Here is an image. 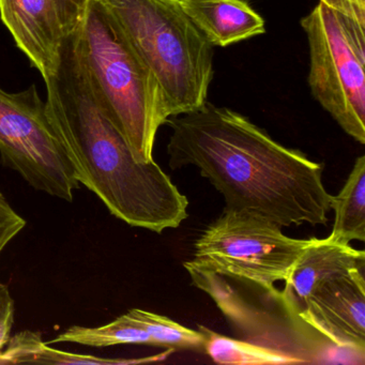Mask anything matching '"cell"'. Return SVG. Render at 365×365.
Masks as SVG:
<instances>
[{
    "mask_svg": "<svg viewBox=\"0 0 365 365\" xmlns=\"http://www.w3.org/2000/svg\"><path fill=\"white\" fill-rule=\"evenodd\" d=\"M166 123L170 168H197L223 195L225 210L281 227L328 222L332 195L322 181L324 165L282 146L242 115L206 102Z\"/></svg>",
    "mask_w": 365,
    "mask_h": 365,
    "instance_id": "1",
    "label": "cell"
},
{
    "mask_svg": "<svg viewBox=\"0 0 365 365\" xmlns=\"http://www.w3.org/2000/svg\"><path fill=\"white\" fill-rule=\"evenodd\" d=\"M44 82L48 114L78 183L130 226L157 234L179 227L189 217L187 196L155 160L134 158L93 91L78 31L66 36L57 71Z\"/></svg>",
    "mask_w": 365,
    "mask_h": 365,
    "instance_id": "2",
    "label": "cell"
},
{
    "mask_svg": "<svg viewBox=\"0 0 365 365\" xmlns=\"http://www.w3.org/2000/svg\"><path fill=\"white\" fill-rule=\"evenodd\" d=\"M78 33L89 78L104 112L134 158L153 161L158 130L170 118L159 83L100 0H89Z\"/></svg>",
    "mask_w": 365,
    "mask_h": 365,
    "instance_id": "3",
    "label": "cell"
},
{
    "mask_svg": "<svg viewBox=\"0 0 365 365\" xmlns=\"http://www.w3.org/2000/svg\"><path fill=\"white\" fill-rule=\"evenodd\" d=\"M159 83L170 117L205 106L213 46L178 0H100Z\"/></svg>",
    "mask_w": 365,
    "mask_h": 365,
    "instance_id": "4",
    "label": "cell"
},
{
    "mask_svg": "<svg viewBox=\"0 0 365 365\" xmlns=\"http://www.w3.org/2000/svg\"><path fill=\"white\" fill-rule=\"evenodd\" d=\"M196 287L215 301L234 334L301 363H356L365 360L335 345L294 311L282 290L242 277L183 264Z\"/></svg>",
    "mask_w": 365,
    "mask_h": 365,
    "instance_id": "5",
    "label": "cell"
},
{
    "mask_svg": "<svg viewBox=\"0 0 365 365\" xmlns=\"http://www.w3.org/2000/svg\"><path fill=\"white\" fill-rule=\"evenodd\" d=\"M309 46L312 95L365 144V26L320 3L301 20Z\"/></svg>",
    "mask_w": 365,
    "mask_h": 365,
    "instance_id": "6",
    "label": "cell"
},
{
    "mask_svg": "<svg viewBox=\"0 0 365 365\" xmlns=\"http://www.w3.org/2000/svg\"><path fill=\"white\" fill-rule=\"evenodd\" d=\"M0 157L34 189L66 202L80 189L73 166L37 86L21 93L0 87Z\"/></svg>",
    "mask_w": 365,
    "mask_h": 365,
    "instance_id": "7",
    "label": "cell"
},
{
    "mask_svg": "<svg viewBox=\"0 0 365 365\" xmlns=\"http://www.w3.org/2000/svg\"><path fill=\"white\" fill-rule=\"evenodd\" d=\"M309 239L286 236L281 226L240 211L225 210L194 245L195 268L262 285L285 281Z\"/></svg>",
    "mask_w": 365,
    "mask_h": 365,
    "instance_id": "8",
    "label": "cell"
},
{
    "mask_svg": "<svg viewBox=\"0 0 365 365\" xmlns=\"http://www.w3.org/2000/svg\"><path fill=\"white\" fill-rule=\"evenodd\" d=\"M365 268L320 284L305 301L300 317L331 341L365 356Z\"/></svg>",
    "mask_w": 365,
    "mask_h": 365,
    "instance_id": "9",
    "label": "cell"
},
{
    "mask_svg": "<svg viewBox=\"0 0 365 365\" xmlns=\"http://www.w3.org/2000/svg\"><path fill=\"white\" fill-rule=\"evenodd\" d=\"M0 20L43 80L54 76L66 37L54 0H0Z\"/></svg>",
    "mask_w": 365,
    "mask_h": 365,
    "instance_id": "10",
    "label": "cell"
},
{
    "mask_svg": "<svg viewBox=\"0 0 365 365\" xmlns=\"http://www.w3.org/2000/svg\"><path fill=\"white\" fill-rule=\"evenodd\" d=\"M359 268H365L364 251L331 240L329 237L311 238L284 281L282 292L300 316L305 301L320 284Z\"/></svg>",
    "mask_w": 365,
    "mask_h": 365,
    "instance_id": "11",
    "label": "cell"
},
{
    "mask_svg": "<svg viewBox=\"0 0 365 365\" xmlns=\"http://www.w3.org/2000/svg\"><path fill=\"white\" fill-rule=\"evenodd\" d=\"M213 46H227L266 33L264 21L245 0H178Z\"/></svg>",
    "mask_w": 365,
    "mask_h": 365,
    "instance_id": "12",
    "label": "cell"
},
{
    "mask_svg": "<svg viewBox=\"0 0 365 365\" xmlns=\"http://www.w3.org/2000/svg\"><path fill=\"white\" fill-rule=\"evenodd\" d=\"M330 208L334 211V224L329 238L349 245L365 240V157L354 162L343 189L331 197Z\"/></svg>",
    "mask_w": 365,
    "mask_h": 365,
    "instance_id": "13",
    "label": "cell"
},
{
    "mask_svg": "<svg viewBox=\"0 0 365 365\" xmlns=\"http://www.w3.org/2000/svg\"><path fill=\"white\" fill-rule=\"evenodd\" d=\"M159 359L142 360H113L87 354H73L51 348L50 344L42 339L41 334L33 331H22L10 336L5 347L0 350V364L19 363H39V364H129V363L148 362Z\"/></svg>",
    "mask_w": 365,
    "mask_h": 365,
    "instance_id": "14",
    "label": "cell"
},
{
    "mask_svg": "<svg viewBox=\"0 0 365 365\" xmlns=\"http://www.w3.org/2000/svg\"><path fill=\"white\" fill-rule=\"evenodd\" d=\"M76 343L103 348L121 344H148L151 337L144 327L129 313L119 316L110 324L96 328L73 326L57 335L48 344Z\"/></svg>",
    "mask_w": 365,
    "mask_h": 365,
    "instance_id": "15",
    "label": "cell"
},
{
    "mask_svg": "<svg viewBox=\"0 0 365 365\" xmlns=\"http://www.w3.org/2000/svg\"><path fill=\"white\" fill-rule=\"evenodd\" d=\"M205 336L204 350L220 364H298L296 360L269 348L219 334L205 326H198Z\"/></svg>",
    "mask_w": 365,
    "mask_h": 365,
    "instance_id": "16",
    "label": "cell"
},
{
    "mask_svg": "<svg viewBox=\"0 0 365 365\" xmlns=\"http://www.w3.org/2000/svg\"><path fill=\"white\" fill-rule=\"evenodd\" d=\"M128 313L150 335L151 345L172 350H204L205 336L200 330L187 328L170 318L144 309H132Z\"/></svg>",
    "mask_w": 365,
    "mask_h": 365,
    "instance_id": "17",
    "label": "cell"
},
{
    "mask_svg": "<svg viewBox=\"0 0 365 365\" xmlns=\"http://www.w3.org/2000/svg\"><path fill=\"white\" fill-rule=\"evenodd\" d=\"M26 225V221L12 208L0 191V253L18 236Z\"/></svg>",
    "mask_w": 365,
    "mask_h": 365,
    "instance_id": "18",
    "label": "cell"
},
{
    "mask_svg": "<svg viewBox=\"0 0 365 365\" xmlns=\"http://www.w3.org/2000/svg\"><path fill=\"white\" fill-rule=\"evenodd\" d=\"M66 36L74 33L82 24L89 0H54Z\"/></svg>",
    "mask_w": 365,
    "mask_h": 365,
    "instance_id": "19",
    "label": "cell"
},
{
    "mask_svg": "<svg viewBox=\"0 0 365 365\" xmlns=\"http://www.w3.org/2000/svg\"><path fill=\"white\" fill-rule=\"evenodd\" d=\"M14 322V301L5 284L0 283V350L11 336Z\"/></svg>",
    "mask_w": 365,
    "mask_h": 365,
    "instance_id": "20",
    "label": "cell"
},
{
    "mask_svg": "<svg viewBox=\"0 0 365 365\" xmlns=\"http://www.w3.org/2000/svg\"><path fill=\"white\" fill-rule=\"evenodd\" d=\"M330 9L365 26V0H319Z\"/></svg>",
    "mask_w": 365,
    "mask_h": 365,
    "instance_id": "21",
    "label": "cell"
}]
</instances>
